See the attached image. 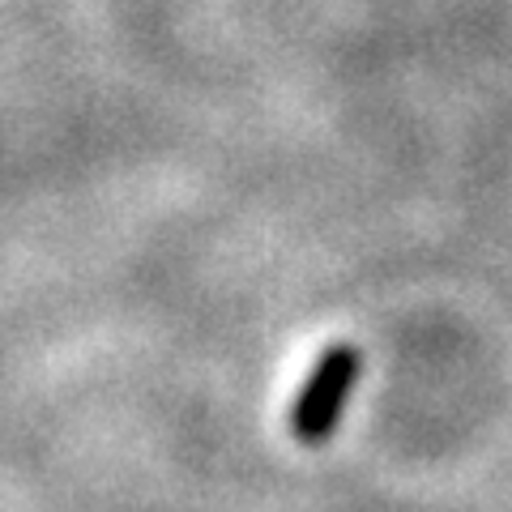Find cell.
<instances>
[{"instance_id":"cell-1","label":"cell","mask_w":512,"mask_h":512,"mask_svg":"<svg viewBox=\"0 0 512 512\" xmlns=\"http://www.w3.org/2000/svg\"><path fill=\"white\" fill-rule=\"evenodd\" d=\"M363 372V359L355 346H329L320 363L312 367V376L303 380V389L291 406V431L303 444H325L333 436V427L342 423V410L350 402Z\"/></svg>"}]
</instances>
